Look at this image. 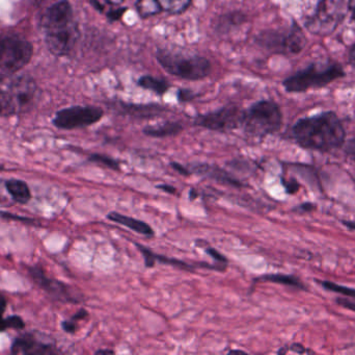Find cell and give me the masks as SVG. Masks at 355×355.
<instances>
[{
    "label": "cell",
    "instance_id": "obj_42",
    "mask_svg": "<svg viewBox=\"0 0 355 355\" xmlns=\"http://www.w3.org/2000/svg\"><path fill=\"white\" fill-rule=\"evenodd\" d=\"M349 10L355 20V0H349Z\"/></svg>",
    "mask_w": 355,
    "mask_h": 355
},
{
    "label": "cell",
    "instance_id": "obj_7",
    "mask_svg": "<svg viewBox=\"0 0 355 355\" xmlns=\"http://www.w3.org/2000/svg\"><path fill=\"white\" fill-rule=\"evenodd\" d=\"M256 43L261 47L279 53H297L306 44L300 27L293 25L287 31H266L259 33Z\"/></svg>",
    "mask_w": 355,
    "mask_h": 355
},
{
    "label": "cell",
    "instance_id": "obj_32",
    "mask_svg": "<svg viewBox=\"0 0 355 355\" xmlns=\"http://www.w3.org/2000/svg\"><path fill=\"white\" fill-rule=\"evenodd\" d=\"M0 217L4 219H10V220H20L22 223H26L29 225H35V221L33 219L26 218V217H19L16 215L10 214V213L0 212Z\"/></svg>",
    "mask_w": 355,
    "mask_h": 355
},
{
    "label": "cell",
    "instance_id": "obj_14",
    "mask_svg": "<svg viewBox=\"0 0 355 355\" xmlns=\"http://www.w3.org/2000/svg\"><path fill=\"white\" fill-rule=\"evenodd\" d=\"M10 350L12 354H56L58 352L54 346L37 341L31 333L16 338Z\"/></svg>",
    "mask_w": 355,
    "mask_h": 355
},
{
    "label": "cell",
    "instance_id": "obj_19",
    "mask_svg": "<svg viewBox=\"0 0 355 355\" xmlns=\"http://www.w3.org/2000/svg\"><path fill=\"white\" fill-rule=\"evenodd\" d=\"M248 16L241 10H232L225 13L217 18L215 23V31L218 33H227L235 29L236 27L241 26L246 22Z\"/></svg>",
    "mask_w": 355,
    "mask_h": 355
},
{
    "label": "cell",
    "instance_id": "obj_27",
    "mask_svg": "<svg viewBox=\"0 0 355 355\" xmlns=\"http://www.w3.org/2000/svg\"><path fill=\"white\" fill-rule=\"evenodd\" d=\"M321 286L324 288L327 291L335 292V293L341 294V295L346 296V297L355 298V290L352 288L344 287V286L337 285L331 281H322Z\"/></svg>",
    "mask_w": 355,
    "mask_h": 355
},
{
    "label": "cell",
    "instance_id": "obj_23",
    "mask_svg": "<svg viewBox=\"0 0 355 355\" xmlns=\"http://www.w3.org/2000/svg\"><path fill=\"white\" fill-rule=\"evenodd\" d=\"M260 281H268V283H279V285L290 286V287L304 289V286L300 283V279L292 275L285 274H267L258 279Z\"/></svg>",
    "mask_w": 355,
    "mask_h": 355
},
{
    "label": "cell",
    "instance_id": "obj_6",
    "mask_svg": "<svg viewBox=\"0 0 355 355\" xmlns=\"http://www.w3.org/2000/svg\"><path fill=\"white\" fill-rule=\"evenodd\" d=\"M33 56L31 42L18 35H0V71L14 74L24 68Z\"/></svg>",
    "mask_w": 355,
    "mask_h": 355
},
{
    "label": "cell",
    "instance_id": "obj_26",
    "mask_svg": "<svg viewBox=\"0 0 355 355\" xmlns=\"http://www.w3.org/2000/svg\"><path fill=\"white\" fill-rule=\"evenodd\" d=\"M89 162L96 163V164L102 165V166L112 169V170H121L120 163H119L118 160H114V158H110V156H105V154H91V156H89Z\"/></svg>",
    "mask_w": 355,
    "mask_h": 355
},
{
    "label": "cell",
    "instance_id": "obj_13",
    "mask_svg": "<svg viewBox=\"0 0 355 355\" xmlns=\"http://www.w3.org/2000/svg\"><path fill=\"white\" fill-rule=\"evenodd\" d=\"M137 247L139 248V251L143 254L144 258H145L146 267H148V268H153L155 266L156 262H160L162 264L177 267V268L182 269V270L193 271L196 268L214 269V270L218 271L225 270V268H221L220 265L214 266V265H208L207 263H198V264L192 265L176 260V258H166V256L154 254L151 249L141 245V244H137Z\"/></svg>",
    "mask_w": 355,
    "mask_h": 355
},
{
    "label": "cell",
    "instance_id": "obj_38",
    "mask_svg": "<svg viewBox=\"0 0 355 355\" xmlns=\"http://www.w3.org/2000/svg\"><path fill=\"white\" fill-rule=\"evenodd\" d=\"M284 185H285L288 193L290 194L295 193V192L298 190V185L294 181H288V183H284Z\"/></svg>",
    "mask_w": 355,
    "mask_h": 355
},
{
    "label": "cell",
    "instance_id": "obj_36",
    "mask_svg": "<svg viewBox=\"0 0 355 355\" xmlns=\"http://www.w3.org/2000/svg\"><path fill=\"white\" fill-rule=\"evenodd\" d=\"M172 167L178 173L184 175V176H189V175L191 174V171L188 170L186 167H184L183 165L179 164V163L173 162Z\"/></svg>",
    "mask_w": 355,
    "mask_h": 355
},
{
    "label": "cell",
    "instance_id": "obj_34",
    "mask_svg": "<svg viewBox=\"0 0 355 355\" xmlns=\"http://www.w3.org/2000/svg\"><path fill=\"white\" fill-rule=\"evenodd\" d=\"M6 310V300L3 297H0V333L6 331L4 329V318L3 314Z\"/></svg>",
    "mask_w": 355,
    "mask_h": 355
},
{
    "label": "cell",
    "instance_id": "obj_33",
    "mask_svg": "<svg viewBox=\"0 0 355 355\" xmlns=\"http://www.w3.org/2000/svg\"><path fill=\"white\" fill-rule=\"evenodd\" d=\"M62 329L64 333L73 335L77 331V321L72 318L69 319V320L62 321Z\"/></svg>",
    "mask_w": 355,
    "mask_h": 355
},
{
    "label": "cell",
    "instance_id": "obj_29",
    "mask_svg": "<svg viewBox=\"0 0 355 355\" xmlns=\"http://www.w3.org/2000/svg\"><path fill=\"white\" fill-rule=\"evenodd\" d=\"M127 10H128V8H126V6H120L118 8L108 10L107 12H105V15L110 23H114L120 21L126 14Z\"/></svg>",
    "mask_w": 355,
    "mask_h": 355
},
{
    "label": "cell",
    "instance_id": "obj_46",
    "mask_svg": "<svg viewBox=\"0 0 355 355\" xmlns=\"http://www.w3.org/2000/svg\"><path fill=\"white\" fill-rule=\"evenodd\" d=\"M198 197V193H196V190L192 189L191 191H190V199H196V198Z\"/></svg>",
    "mask_w": 355,
    "mask_h": 355
},
{
    "label": "cell",
    "instance_id": "obj_22",
    "mask_svg": "<svg viewBox=\"0 0 355 355\" xmlns=\"http://www.w3.org/2000/svg\"><path fill=\"white\" fill-rule=\"evenodd\" d=\"M135 10L141 19H149L164 12L159 0H137Z\"/></svg>",
    "mask_w": 355,
    "mask_h": 355
},
{
    "label": "cell",
    "instance_id": "obj_44",
    "mask_svg": "<svg viewBox=\"0 0 355 355\" xmlns=\"http://www.w3.org/2000/svg\"><path fill=\"white\" fill-rule=\"evenodd\" d=\"M350 63H352V66L355 68V46L352 48V51H350Z\"/></svg>",
    "mask_w": 355,
    "mask_h": 355
},
{
    "label": "cell",
    "instance_id": "obj_35",
    "mask_svg": "<svg viewBox=\"0 0 355 355\" xmlns=\"http://www.w3.org/2000/svg\"><path fill=\"white\" fill-rule=\"evenodd\" d=\"M345 152L348 158L355 162V139L350 140V141H348V143L346 144Z\"/></svg>",
    "mask_w": 355,
    "mask_h": 355
},
{
    "label": "cell",
    "instance_id": "obj_1",
    "mask_svg": "<svg viewBox=\"0 0 355 355\" xmlns=\"http://www.w3.org/2000/svg\"><path fill=\"white\" fill-rule=\"evenodd\" d=\"M292 135L298 145L319 151L337 149L345 141L343 125L331 112L300 119L292 129Z\"/></svg>",
    "mask_w": 355,
    "mask_h": 355
},
{
    "label": "cell",
    "instance_id": "obj_41",
    "mask_svg": "<svg viewBox=\"0 0 355 355\" xmlns=\"http://www.w3.org/2000/svg\"><path fill=\"white\" fill-rule=\"evenodd\" d=\"M102 1L110 4V6H121L125 0H102Z\"/></svg>",
    "mask_w": 355,
    "mask_h": 355
},
{
    "label": "cell",
    "instance_id": "obj_30",
    "mask_svg": "<svg viewBox=\"0 0 355 355\" xmlns=\"http://www.w3.org/2000/svg\"><path fill=\"white\" fill-rule=\"evenodd\" d=\"M198 94L189 89H180L178 90L177 97L179 102L185 104V102L193 101L198 97Z\"/></svg>",
    "mask_w": 355,
    "mask_h": 355
},
{
    "label": "cell",
    "instance_id": "obj_43",
    "mask_svg": "<svg viewBox=\"0 0 355 355\" xmlns=\"http://www.w3.org/2000/svg\"><path fill=\"white\" fill-rule=\"evenodd\" d=\"M96 354L112 355V354H114V350H110V349H101V350H98V352H96Z\"/></svg>",
    "mask_w": 355,
    "mask_h": 355
},
{
    "label": "cell",
    "instance_id": "obj_25",
    "mask_svg": "<svg viewBox=\"0 0 355 355\" xmlns=\"http://www.w3.org/2000/svg\"><path fill=\"white\" fill-rule=\"evenodd\" d=\"M17 114L14 102L8 91L0 89V117H10Z\"/></svg>",
    "mask_w": 355,
    "mask_h": 355
},
{
    "label": "cell",
    "instance_id": "obj_47",
    "mask_svg": "<svg viewBox=\"0 0 355 355\" xmlns=\"http://www.w3.org/2000/svg\"><path fill=\"white\" fill-rule=\"evenodd\" d=\"M349 229H355V222H343Z\"/></svg>",
    "mask_w": 355,
    "mask_h": 355
},
{
    "label": "cell",
    "instance_id": "obj_17",
    "mask_svg": "<svg viewBox=\"0 0 355 355\" xmlns=\"http://www.w3.org/2000/svg\"><path fill=\"white\" fill-rule=\"evenodd\" d=\"M107 219L112 221V222L124 225V226L130 229L131 231L141 233V235L147 236V237H153L155 235L153 229L148 223L137 220V219L132 218V217L125 216V215L120 214V213L112 212L107 215Z\"/></svg>",
    "mask_w": 355,
    "mask_h": 355
},
{
    "label": "cell",
    "instance_id": "obj_37",
    "mask_svg": "<svg viewBox=\"0 0 355 355\" xmlns=\"http://www.w3.org/2000/svg\"><path fill=\"white\" fill-rule=\"evenodd\" d=\"M338 304L343 308H348L350 311H354L355 312V302H350L348 299H344V298H340L337 300Z\"/></svg>",
    "mask_w": 355,
    "mask_h": 355
},
{
    "label": "cell",
    "instance_id": "obj_8",
    "mask_svg": "<svg viewBox=\"0 0 355 355\" xmlns=\"http://www.w3.org/2000/svg\"><path fill=\"white\" fill-rule=\"evenodd\" d=\"M243 113L244 110H241L239 106L230 104L214 112L198 115L194 117L193 124L209 131L227 133L241 127Z\"/></svg>",
    "mask_w": 355,
    "mask_h": 355
},
{
    "label": "cell",
    "instance_id": "obj_4",
    "mask_svg": "<svg viewBox=\"0 0 355 355\" xmlns=\"http://www.w3.org/2000/svg\"><path fill=\"white\" fill-rule=\"evenodd\" d=\"M283 114L277 102L263 99L244 110L241 127L248 135L264 138L281 129Z\"/></svg>",
    "mask_w": 355,
    "mask_h": 355
},
{
    "label": "cell",
    "instance_id": "obj_31",
    "mask_svg": "<svg viewBox=\"0 0 355 355\" xmlns=\"http://www.w3.org/2000/svg\"><path fill=\"white\" fill-rule=\"evenodd\" d=\"M206 254H209L213 260L216 261L217 263L221 265H227V258H225L223 254H221L220 252L217 251L216 249L212 247H208L206 249Z\"/></svg>",
    "mask_w": 355,
    "mask_h": 355
},
{
    "label": "cell",
    "instance_id": "obj_5",
    "mask_svg": "<svg viewBox=\"0 0 355 355\" xmlns=\"http://www.w3.org/2000/svg\"><path fill=\"white\" fill-rule=\"evenodd\" d=\"M343 75V69L340 65L334 63L314 64L288 77L284 81L283 85L290 93H300L313 88L324 87Z\"/></svg>",
    "mask_w": 355,
    "mask_h": 355
},
{
    "label": "cell",
    "instance_id": "obj_2",
    "mask_svg": "<svg viewBox=\"0 0 355 355\" xmlns=\"http://www.w3.org/2000/svg\"><path fill=\"white\" fill-rule=\"evenodd\" d=\"M41 26L51 53L66 56L72 52L78 41L79 29L72 4L68 0H60L49 6L42 16Z\"/></svg>",
    "mask_w": 355,
    "mask_h": 355
},
{
    "label": "cell",
    "instance_id": "obj_3",
    "mask_svg": "<svg viewBox=\"0 0 355 355\" xmlns=\"http://www.w3.org/2000/svg\"><path fill=\"white\" fill-rule=\"evenodd\" d=\"M155 56L158 64L168 74L185 81H202L207 79L212 70L210 60L198 54H188L159 48Z\"/></svg>",
    "mask_w": 355,
    "mask_h": 355
},
{
    "label": "cell",
    "instance_id": "obj_24",
    "mask_svg": "<svg viewBox=\"0 0 355 355\" xmlns=\"http://www.w3.org/2000/svg\"><path fill=\"white\" fill-rule=\"evenodd\" d=\"M164 12L170 15H181L191 6L192 0H159Z\"/></svg>",
    "mask_w": 355,
    "mask_h": 355
},
{
    "label": "cell",
    "instance_id": "obj_21",
    "mask_svg": "<svg viewBox=\"0 0 355 355\" xmlns=\"http://www.w3.org/2000/svg\"><path fill=\"white\" fill-rule=\"evenodd\" d=\"M137 85L141 89L153 92L156 95L162 96L170 90L171 83L166 79L152 75H143L137 81Z\"/></svg>",
    "mask_w": 355,
    "mask_h": 355
},
{
    "label": "cell",
    "instance_id": "obj_9",
    "mask_svg": "<svg viewBox=\"0 0 355 355\" xmlns=\"http://www.w3.org/2000/svg\"><path fill=\"white\" fill-rule=\"evenodd\" d=\"M103 117L104 110L99 106H75L58 110L52 122L58 129L72 131L96 124Z\"/></svg>",
    "mask_w": 355,
    "mask_h": 355
},
{
    "label": "cell",
    "instance_id": "obj_48",
    "mask_svg": "<svg viewBox=\"0 0 355 355\" xmlns=\"http://www.w3.org/2000/svg\"><path fill=\"white\" fill-rule=\"evenodd\" d=\"M2 169H3V166H2V165H0V170H2Z\"/></svg>",
    "mask_w": 355,
    "mask_h": 355
},
{
    "label": "cell",
    "instance_id": "obj_16",
    "mask_svg": "<svg viewBox=\"0 0 355 355\" xmlns=\"http://www.w3.org/2000/svg\"><path fill=\"white\" fill-rule=\"evenodd\" d=\"M119 113L122 115L137 117V118L151 119L162 116L164 113L168 112V108L156 104H133L119 102Z\"/></svg>",
    "mask_w": 355,
    "mask_h": 355
},
{
    "label": "cell",
    "instance_id": "obj_45",
    "mask_svg": "<svg viewBox=\"0 0 355 355\" xmlns=\"http://www.w3.org/2000/svg\"><path fill=\"white\" fill-rule=\"evenodd\" d=\"M300 208L308 212V210H313V208H314V206H313L312 204H302V206H300Z\"/></svg>",
    "mask_w": 355,
    "mask_h": 355
},
{
    "label": "cell",
    "instance_id": "obj_12",
    "mask_svg": "<svg viewBox=\"0 0 355 355\" xmlns=\"http://www.w3.org/2000/svg\"><path fill=\"white\" fill-rule=\"evenodd\" d=\"M8 93L14 102L17 114L31 110L40 96L37 83L27 75L16 77L10 83Z\"/></svg>",
    "mask_w": 355,
    "mask_h": 355
},
{
    "label": "cell",
    "instance_id": "obj_20",
    "mask_svg": "<svg viewBox=\"0 0 355 355\" xmlns=\"http://www.w3.org/2000/svg\"><path fill=\"white\" fill-rule=\"evenodd\" d=\"M6 189L12 199L19 204H26L31 201V192L28 185L21 179H8L6 181Z\"/></svg>",
    "mask_w": 355,
    "mask_h": 355
},
{
    "label": "cell",
    "instance_id": "obj_28",
    "mask_svg": "<svg viewBox=\"0 0 355 355\" xmlns=\"http://www.w3.org/2000/svg\"><path fill=\"white\" fill-rule=\"evenodd\" d=\"M25 327L24 321L19 316H10L4 319V329H23Z\"/></svg>",
    "mask_w": 355,
    "mask_h": 355
},
{
    "label": "cell",
    "instance_id": "obj_39",
    "mask_svg": "<svg viewBox=\"0 0 355 355\" xmlns=\"http://www.w3.org/2000/svg\"><path fill=\"white\" fill-rule=\"evenodd\" d=\"M87 316H89L87 311H85V308H81V310H79L78 312L72 317V319H74V320H76L77 322H78V321L85 320Z\"/></svg>",
    "mask_w": 355,
    "mask_h": 355
},
{
    "label": "cell",
    "instance_id": "obj_40",
    "mask_svg": "<svg viewBox=\"0 0 355 355\" xmlns=\"http://www.w3.org/2000/svg\"><path fill=\"white\" fill-rule=\"evenodd\" d=\"M158 189L162 190V191L166 192L168 194H176L177 189L173 185H158Z\"/></svg>",
    "mask_w": 355,
    "mask_h": 355
},
{
    "label": "cell",
    "instance_id": "obj_11",
    "mask_svg": "<svg viewBox=\"0 0 355 355\" xmlns=\"http://www.w3.org/2000/svg\"><path fill=\"white\" fill-rule=\"evenodd\" d=\"M29 274L42 290L58 302L78 304L83 300V296L78 292L75 291L70 286L66 285L62 281L50 279L44 273L43 269L40 267L29 268Z\"/></svg>",
    "mask_w": 355,
    "mask_h": 355
},
{
    "label": "cell",
    "instance_id": "obj_18",
    "mask_svg": "<svg viewBox=\"0 0 355 355\" xmlns=\"http://www.w3.org/2000/svg\"><path fill=\"white\" fill-rule=\"evenodd\" d=\"M183 125L177 121H166L157 125H149L143 129L144 135L147 137L164 139V138L176 137L183 131Z\"/></svg>",
    "mask_w": 355,
    "mask_h": 355
},
{
    "label": "cell",
    "instance_id": "obj_15",
    "mask_svg": "<svg viewBox=\"0 0 355 355\" xmlns=\"http://www.w3.org/2000/svg\"><path fill=\"white\" fill-rule=\"evenodd\" d=\"M191 173H196L198 176L209 179L211 181H217V183H223V185H230L234 188H243L244 183H241L239 179L230 174L227 171L215 166V165L196 164L192 166Z\"/></svg>",
    "mask_w": 355,
    "mask_h": 355
},
{
    "label": "cell",
    "instance_id": "obj_10",
    "mask_svg": "<svg viewBox=\"0 0 355 355\" xmlns=\"http://www.w3.org/2000/svg\"><path fill=\"white\" fill-rule=\"evenodd\" d=\"M345 12L344 0H322L309 20L308 27L313 33L327 35L335 31L343 20Z\"/></svg>",
    "mask_w": 355,
    "mask_h": 355
}]
</instances>
